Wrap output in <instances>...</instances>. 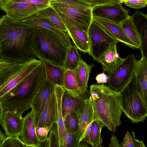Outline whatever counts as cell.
<instances>
[{
    "label": "cell",
    "mask_w": 147,
    "mask_h": 147,
    "mask_svg": "<svg viewBox=\"0 0 147 147\" xmlns=\"http://www.w3.org/2000/svg\"><path fill=\"white\" fill-rule=\"evenodd\" d=\"M36 26L3 15L0 19V57L18 63L36 59L33 43Z\"/></svg>",
    "instance_id": "1"
},
{
    "label": "cell",
    "mask_w": 147,
    "mask_h": 147,
    "mask_svg": "<svg viewBox=\"0 0 147 147\" xmlns=\"http://www.w3.org/2000/svg\"><path fill=\"white\" fill-rule=\"evenodd\" d=\"M46 79L45 64L42 61L34 70L0 98V102L5 110L22 115L31 108L34 97Z\"/></svg>",
    "instance_id": "2"
},
{
    "label": "cell",
    "mask_w": 147,
    "mask_h": 147,
    "mask_svg": "<svg viewBox=\"0 0 147 147\" xmlns=\"http://www.w3.org/2000/svg\"><path fill=\"white\" fill-rule=\"evenodd\" d=\"M89 91L95 117L109 131H116L121 124L122 112L119 92L103 84L91 85Z\"/></svg>",
    "instance_id": "3"
},
{
    "label": "cell",
    "mask_w": 147,
    "mask_h": 147,
    "mask_svg": "<svg viewBox=\"0 0 147 147\" xmlns=\"http://www.w3.org/2000/svg\"><path fill=\"white\" fill-rule=\"evenodd\" d=\"M67 48L62 39L56 34L43 27L36 26L33 49L37 58L64 67Z\"/></svg>",
    "instance_id": "4"
},
{
    "label": "cell",
    "mask_w": 147,
    "mask_h": 147,
    "mask_svg": "<svg viewBox=\"0 0 147 147\" xmlns=\"http://www.w3.org/2000/svg\"><path fill=\"white\" fill-rule=\"evenodd\" d=\"M49 5L57 13L67 29L75 27L88 33L92 20V7L67 4L50 0Z\"/></svg>",
    "instance_id": "5"
},
{
    "label": "cell",
    "mask_w": 147,
    "mask_h": 147,
    "mask_svg": "<svg viewBox=\"0 0 147 147\" xmlns=\"http://www.w3.org/2000/svg\"><path fill=\"white\" fill-rule=\"evenodd\" d=\"M119 92L121 106L125 116L134 123L144 121L147 116V107L137 92L134 75Z\"/></svg>",
    "instance_id": "6"
},
{
    "label": "cell",
    "mask_w": 147,
    "mask_h": 147,
    "mask_svg": "<svg viewBox=\"0 0 147 147\" xmlns=\"http://www.w3.org/2000/svg\"><path fill=\"white\" fill-rule=\"evenodd\" d=\"M34 59L22 63H16L14 68L6 74L0 76V98L4 95L41 63Z\"/></svg>",
    "instance_id": "7"
},
{
    "label": "cell",
    "mask_w": 147,
    "mask_h": 147,
    "mask_svg": "<svg viewBox=\"0 0 147 147\" xmlns=\"http://www.w3.org/2000/svg\"><path fill=\"white\" fill-rule=\"evenodd\" d=\"M118 66L107 72V86L117 91L121 90L134 76L138 60L134 54H130Z\"/></svg>",
    "instance_id": "8"
},
{
    "label": "cell",
    "mask_w": 147,
    "mask_h": 147,
    "mask_svg": "<svg viewBox=\"0 0 147 147\" xmlns=\"http://www.w3.org/2000/svg\"><path fill=\"white\" fill-rule=\"evenodd\" d=\"M88 34L90 45L88 54L96 61L101 56L111 44L119 42L93 19L89 26Z\"/></svg>",
    "instance_id": "9"
},
{
    "label": "cell",
    "mask_w": 147,
    "mask_h": 147,
    "mask_svg": "<svg viewBox=\"0 0 147 147\" xmlns=\"http://www.w3.org/2000/svg\"><path fill=\"white\" fill-rule=\"evenodd\" d=\"M49 5L32 4L11 0L0 1V9L9 18L15 20H22L34 15Z\"/></svg>",
    "instance_id": "10"
},
{
    "label": "cell",
    "mask_w": 147,
    "mask_h": 147,
    "mask_svg": "<svg viewBox=\"0 0 147 147\" xmlns=\"http://www.w3.org/2000/svg\"><path fill=\"white\" fill-rule=\"evenodd\" d=\"M92 17L106 19L119 24L130 16L121 2L95 6L92 8Z\"/></svg>",
    "instance_id": "11"
},
{
    "label": "cell",
    "mask_w": 147,
    "mask_h": 147,
    "mask_svg": "<svg viewBox=\"0 0 147 147\" xmlns=\"http://www.w3.org/2000/svg\"><path fill=\"white\" fill-rule=\"evenodd\" d=\"M55 86L46 78L34 97L31 108L33 114L35 127L48 100L55 92Z\"/></svg>",
    "instance_id": "12"
},
{
    "label": "cell",
    "mask_w": 147,
    "mask_h": 147,
    "mask_svg": "<svg viewBox=\"0 0 147 147\" xmlns=\"http://www.w3.org/2000/svg\"><path fill=\"white\" fill-rule=\"evenodd\" d=\"M134 76L137 92L147 107V58L144 56L138 61Z\"/></svg>",
    "instance_id": "13"
},
{
    "label": "cell",
    "mask_w": 147,
    "mask_h": 147,
    "mask_svg": "<svg viewBox=\"0 0 147 147\" xmlns=\"http://www.w3.org/2000/svg\"><path fill=\"white\" fill-rule=\"evenodd\" d=\"M90 96V92L88 90L78 96L74 95L65 90L61 100L63 118L70 113L77 112Z\"/></svg>",
    "instance_id": "14"
},
{
    "label": "cell",
    "mask_w": 147,
    "mask_h": 147,
    "mask_svg": "<svg viewBox=\"0 0 147 147\" xmlns=\"http://www.w3.org/2000/svg\"><path fill=\"white\" fill-rule=\"evenodd\" d=\"M92 19L99 24L110 35L119 41L134 49H138L125 35L120 24L110 20L93 17Z\"/></svg>",
    "instance_id": "15"
},
{
    "label": "cell",
    "mask_w": 147,
    "mask_h": 147,
    "mask_svg": "<svg viewBox=\"0 0 147 147\" xmlns=\"http://www.w3.org/2000/svg\"><path fill=\"white\" fill-rule=\"evenodd\" d=\"M76 113L78 120L77 136L79 144L84 138L88 125L93 121L94 117L91 95Z\"/></svg>",
    "instance_id": "16"
},
{
    "label": "cell",
    "mask_w": 147,
    "mask_h": 147,
    "mask_svg": "<svg viewBox=\"0 0 147 147\" xmlns=\"http://www.w3.org/2000/svg\"><path fill=\"white\" fill-rule=\"evenodd\" d=\"M23 121L22 115L13 111L5 110L1 125L6 137H20Z\"/></svg>",
    "instance_id": "17"
},
{
    "label": "cell",
    "mask_w": 147,
    "mask_h": 147,
    "mask_svg": "<svg viewBox=\"0 0 147 147\" xmlns=\"http://www.w3.org/2000/svg\"><path fill=\"white\" fill-rule=\"evenodd\" d=\"M20 137L27 147H40V142L36 133L33 114L32 111L23 118L22 127Z\"/></svg>",
    "instance_id": "18"
},
{
    "label": "cell",
    "mask_w": 147,
    "mask_h": 147,
    "mask_svg": "<svg viewBox=\"0 0 147 147\" xmlns=\"http://www.w3.org/2000/svg\"><path fill=\"white\" fill-rule=\"evenodd\" d=\"M117 42L111 44L96 61L101 64L104 72L111 71L119 65L125 58L121 57L117 52Z\"/></svg>",
    "instance_id": "19"
},
{
    "label": "cell",
    "mask_w": 147,
    "mask_h": 147,
    "mask_svg": "<svg viewBox=\"0 0 147 147\" xmlns=\"http://www.w3.org/2000/svg\"><path fill=\"white\" fill-rule=\"evenodd\" d=\"M57 121V105L55 92L48 100L35 127L51 126Z\"/></svg>",
    "instance_id": "20"
},
{
    "label": "cell",
    "mask_w": 147,
    "mask_h": 147,
    "mask_svg": "<svg viewBox=\"0 0 147 147\" xmlns=\"http://www.w3.org/2000/svg\"><path fill=\"white\" fill-rule=\"evenodd\" d=\"M22 21L36 26L43 27L55 33L61 37L67 47L72 45L71 38L68 34L59 30L52 23L47 20L39 18L34 15Z\"/></svg>",
    "instance_id": "21"
},
{
    "label": "cell",
    "mask_w": 147,
    "mask_h": 147,
    "mask_svg": "<svg viewBox=\"0 0 147 147\" xmlns=\"http://www.w3.org/2000/svg\"><path fill=\"white\" fill-rule=\"evenodd\" d=\"M67 32L78 49L84 53L89 51V41L88 33L78 28L67 29Z\"/></svg>",
    "instance_id": "22"
},
{
    "label": "cell",
    "mask_w": 147,
    "mask_h": 147,
    "mask_svg": "<svg viewBox=\"0 0 147 147\" xmlns=\"http://www.w3.org/2000/svg\"><path fill=\"white\" fill-rule=\"evenodd\" d=\"M44 63L46 78L55 86L63 87L65 69L63 67L56 65L45 61Z\"/></svg>",
    "instance_id": "23"
},
{
    "label": "cell",
    "mask_w": 147,
    "mask_h": 147,
    "mask_svg": "<svg viewBox=\"0 0 147 147\" xmlns=\"http://www.w3.org/2000/svg\"><path fill=\"white\" fill-rule=\"evenodd\" d=\"M64 91L65 90L63 87L55 86V93L57 105V122L59 137L60 147H62L63 141L66 132L61 108V98Z\"/></svg>",
    "instance_id": "24"
},
{
    "label": "cell",
    "mask_w": 147,
    "mask_h": 147,
    "mask_svg": "<svg viewBox=\"0 0 147 147\" xmlns=\"http://www.w3.org/2000/svg\"><path fill=\"white\" fill-rule=\"evenodd\" d=\"M34 15L39 18L52 23L61 30L67 32V28L65 24L57 11L50 5L39 11Z\"/></svg>",
    "instance_id": "25"
},
{
    "label": "cell",
    "mask_w": 147,
    "mask_h": 147,
    "mask_svg": "<svg viewBox=\"0 0 147 147\" xmlns=\"http://www.w3.org/2000/svg\"><path fill=\"white\" fill-rule=\"evenodd\" d=\"M94 64L89 65L81 59L76 68L74 70L76 78L81 91L86 92L92 68Z\"/></svg>",
    "instance_id": "26"
},
{
    "label": "cell",
    "mask_w": 147,
    "mask_h": 147,
    "mask_svg": "<svg viewBox=\"0 0 147 147\" xmlns=\"http://www.w3.org/2000/svg\"><path fill=\"white\" fill-rule=\"evenodd\" d=\"M134 23L140 34L141 45L140 49L142 55L147 57V17L141 15L134 19Z\"/></svg>",
    "instance_id": "27"
},
{
    "label": "cell",
    "mask_w": 147,
    "mask_h": 147,
    "mask_svg": "<svg viewBox=\"0 0 147 147\" xmlns=\"http://www.w3.org/2000/svg\"><path fill=\"white\" fill-rule=\"evenodd\" d=\"M120 25L125 35L139 49L141 45L140 35L131 16H129Z\"/></svg>",
    "instance_id": "28"
},
{
    "label": "cell",
    "mask_w": 147,
    "mask_h": 147,
    "mask_svg": "<svg viewBox=\"0 0 147 147\" xmlns=\"http://www.w3.org/2000/svg\"><path fill=\"white\" fill-rule=\"evenodd\" d=\"M63 87L65 91L75 96L83 93L79 86L74 70H65Z\"/></svg>",
    "instance_id": "29"
},
{
    "label": "cell",
    "mask_w": 147,
    "mask_h": 147,
    "mask_svg": "<svg viewBox=\"0 0 147 147\" xmlns=\"http://www.w3.org/2000/svg\"><path fill=\"white\" fill-rule=\"evenodd\" d=\"M81 59L78 48L72 45L67 48L64 67L67 70H74Z\"/></svg>",
    "instance_id": "30"
},
{
    "label": "cell",
    "mask_w": 147,
    "mask_h": 147,
    "mask_svg": "<svg viewBox=\"0 0 147 147\" xmlns=\"http://www.w3.org/2000/svg\"><path fill=\"white\" fill-rule=\"evenodd\" d=\"M103 126V124L94 116L90 135V144L92 147L101 146L102 138L101 134Z\"/></svg>",
    "instance_id": "31"
},
{
    "label": "cell",
    "mask_w": 147,
    "mask_h": 147,
    "mask_svg": "<svg viewBox=\"0 0 147 147\" xmlns=\"http://www.w3.org/2000/svg\"><path fill=\"white\" fill-rule=\"evenodd\" d=\"M65 130L71 134L77 133L78 127V120L76 112H72L63 118Z\"/></svg>",
    "instance_id": "32"
},
{
    "label": "cell",
    "mask_w": 147,
    "mask_h": 147,
    "mask_svg": "<svg viewBox=\"0 0 147 147\" xmlns=\"http://www.w3.org/2000/svg\"><path fill=\"white\" fill-rule=\"evenodd\" d=\"M49 140V147H60L59 137L57 122L50 127Z\"/></svg>",
    "instance_id": "33"
},
{
    "label": "cell",
    "mask_w": 147,
    "mask_h": 147,
    "mask_svg": "<svg viewBox=\"0 0 147 147\" xmlns=\"http://www.w3.org/2000/svg\"><path fill=\"white\" fill-rule=\"evenodd\" d=\"M27 147L19 137H6L0 145V147Z\"/></svg>",
    "instance_id": "34"
},
{
    "label": "cell",
    "mask_w": 147,
    "mask_h": 147,
    "mask_svg": "<svg viewBox=\"0 0 147 147\" xmlns=\"http://www.w3.org/2000/svg\"><path fill=\"white\" fill-rule=\"evenodd\" d=\"M65 131L62 147H78L79 144L77 140V133L71 134Z\"/></svg>",
    "instance_id": "35"
},
{
    "label": "cell",
    "mask_w": 147,
    "mask_h": 147,
    "mask_svg": "<svg viewBox=\"0 0 147 147\" xmlns=\"http://www.w3.org/2000/svg\"><path fill=\"white\" fill-rule=\"evenodd\" d=\"M16 63L0 57V76L6 74L13 69Z\"/></svg>",
    "instance_id": "36"
},
{
    "label": "cell",
    "mask_w": 147,
    "mask_h": 147,
    "mask_svg": "<svg viewBox=\"0 0 147 147\" xmlns=\"http://www.w3.org/2000/svg\"><path fill=\"white\" fill-rule=\"evenodd\" d=\"M123 3L130 7L139 9L144 7L147 5V0H127Z\"/></svg>",
    "instance_id": "37"
},
{
    "label": "cell",
    "mask_w": 147,
    "mask_h": 147,
    "mask_svg": "<svg viewBox=\"0 0 147 147\" xmlns=\"http://www.w3.org/2000/svg\"><path fill=\"white\" fill-rule=\"evenodd\" d=\"M50 127H35L36 134L38 139L40 142L43 141L47 139Z\"/></svg>",
    "instance_id": "38"
},
{
    "label": "cell",
    "mask_w": 147,
    "mask_h": 147,
    "mask_svg": "<svg viewBox=\"0 0 147 147\" xmlns=\"http://www.w3.org/2000/svg\"><path fill=\"white\" fill-rule=\"evenodd\" d=\"M134 138L128 131H127L122 142L120 144L121 147H134Z\"/></svg>",
    "instance_id": "39"
},
{
    "label": "cell",
    "mask_w": 147,
    "mask_h": 147,
    "mask_svg": "<svg viewBox=\"0 0 147 147\" xmlns=\"http://www.w3.org/2000/svg\"><path fill=\"white\" fill-rule=\"evenodd\" d=\"M55 1L75 5L91 7V5L81 0H52Z\"/></svg>",
    "instance_id": "40"
},
{
    "label": "cell",
    "mask_w": 147,
    "mask_h": 147,
    "mask_svg": "<svg viewBox=\"0 0 147 147\" xmlns=\"http://www.w3.org/2000/svg\"><path fill=\"white\" fill-rule=\"evenodd\" d=\"M119 2H121V0H93L91 7L92 8L96 6Z\"/></svg>",
    "instance_id": "41"
},
{
    "label": "cell",
    "mask_w": 147,
    "mask_h": 147,
    "mask_svg": "<svg viewBox=\"0 0 147 147\" xmlns=\"http://www.w3.org/2000/svg\"><path fill=\"white\" fill-rule=\"evenodd\" d=\"M17 2H25L27 3L40 5H49L50 0H11Z\"/></svg>",
    "instance_id": "42"
},
{
    "label": "cell",
    "mask_w": 147,
    "mask_h": 147,
    "mask_svg": "<svg viewBox=\"0 0 147 147\" xmlns=\"http://www.w3.org/2000/svg\"><path fill=\"white\" fill-rule=\"evenodd\" d=\"M108 76L104 72L98 74L96 77V80L98 84H103L107 82Z\"/></svg>",
    "instance_id": "43"
},
{
    "label": "cell",
    "mask_w": 147,
    "mask_h": 147,
    "mask_svg": "<svg viewBox=\"0 0 147 147\" xmlns=\"http://www.w3.org/2000/svg\"><path fill=\"white\" fill-rule=\"evenodd\" d=\"M109 146L110 147H121L117 137L114 134H112L111 136Z\"/></svg>",
    "instance_id": "44"
},
{
    "label": "cell",
    "mask_w": 147,
    "mask_h": 147,
    "mask_svg": "<svg viewBox=\"0 0 147 147\" xmlns=\"http://www.w3.org/2000/svg\"><path fill=\"white\" fill-rule=\"evenodd\" d=\"M5 109L0 102V125H1L4 119Z\"/></svg>",
    "instance_id": "45"
},
{
    "label": "cell",
    "mask_w": 147,
    "mask_h": 147,
    "mask_svg": "<svg viewBox=\"0 0 147 147\" xmlns=\"http://www.w3.org/2000/svg\"><path fill=\"white\" fill-rule=\"evenodd\" d=\"M133 140L134 147H145L143 141H139L134 138Z\"/></svg>",
    "instance_id": "46"
},
{
    "label": "cell",
    "mask_w": 147,
    "mask_h": 147,
    "mask_svg": "<svg viewBox=\"0 0 147 147\" xmlns=\"http://www.w3.org/2000/svg\"><path fill=\"white\" fill-rule=\"evenodd\" d=\"M40 147H49V141L47 137V139L42 142H40Z\"/></svg>",
    "instance_id": "47"
},
{
    "label": "cell",
    "mask_w": 147,
    "mask_h": 147,
    "mask_svg": "<svg viewBox=\"0 0 147 147\" xmlns=\"http://www.w3.org/2000/svg\"><path fill=\"white\" fill-rule=\"evenodd\" d=\"M6 138L5 134L0 130V145L3 142L4 139Z\"/></svg>",
    "instance_id": "48"
},
{
    "label": "cell",
    "mask_w": 147,
    "mask_h": 147,
    "mask_svg": "<svg viewBox=\"0 0 147 147\" xmlns=\"http://www.w3.org/2000/svg\"><path fill=\"white\" fill-rule=\"evenodd\" d=\"M85 2H86L89 4L91 5L92 3L93 0H81Z\"/></svg>",
    "instance_id": "49"
},
{
    "label": "cell",
    "mask_w": 147,
    "mask_h": 147,
    "mask_svg": "<svg viewBox=\"0 0 147 147\" xmlns=\"http://www.w3.org/2000/svg\"><path fill=\"white\" fill-rule=\"evenodd\" d=\"M127 0H121V2L122 3L123 2Z\"/></svg>",
    "instance_id": "50"
},
{
    "label": "cell",
    "mask_w": 147,
    "mask_h": 147,
    "mask_svg": "<svg viewBox=\"0 0 147 147\" xmlns=\"http://www.w3.org/2000/svg\"><path fill=\"white\" fill-rule=\"evenodd\" d=\"M1 0H0V1H1Z\"/></svg>",
    "instance_id": "51"
}]
</instances>
